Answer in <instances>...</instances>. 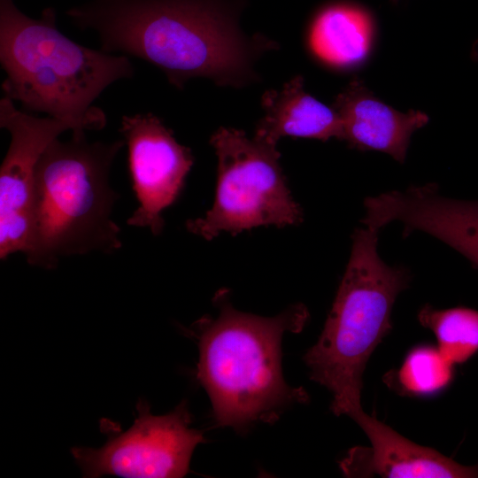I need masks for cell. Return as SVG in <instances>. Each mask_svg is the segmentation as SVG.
<instances>
[{
  "instance_id": "1",
  "label": "cell",
  "mask_w": 478,
  "mask_h": 478,
  "mask_svg": "<svg viewBox=\"0 0 478 478\" xmlns=\"http://www.w3.org/2000/svg\"><path fill=\"white\" fill-rule=\"evenodd\" d=\"M66 15L95 31L102 50L147 61L180 89L195 77L243 84L255 56L269 46L246 38L236 11L221 0H89Z\"/></svg>"
},
{
  "instance_id": "2",
  "label": "cell",
  "mask_w": 478,
  "mask_h": 478,
  "mask_svg": "<svg viewBox=\"0 0 478 478\" xmlns=\"http://www.w3.org/2000/svg\"><path fill=\"white\" fill-rule=\"evenodd\" d=\"M226 289L214 304L219 314L204 316L192 326L199 359L197 379L206 390L216 425L245 433L256 422L274 423L294 404L307 402L302 387L286 383L281 372V340L299 333L309 313L292 305L274 317L234 308Z\"/></svg>"
},
{
  "instance_id": "3",
  "label": "cell",
  "mask_w": 478,
  "mask_h": 478,
  "mask_svg": "<svg viewBox=\"0 0 478 478\" xmlns=\"http://www.w3.org/2000/svg\"><path fill=\"white\" fill-rule=\"evenodd\" d=\"M56 21L54 8L34 19L14 0H0L4 96L20 103L27 112L66 121L73 131L101 130L106 116L94 101L113 82L131 78L134 66L126 55L76 43L58 29Z\"/></svg>"
},
{
  "instance_id": "4",
  "label": "cell",
  "mask_w": 478,
  "mask_h": 478,
  "mask_svg": "<svg viewBox=\"0 0 478 478\" xmlns=\"http://www.w3.org/2000/svg\"><path fill=\"white\" fill-rule=\"evenodd\" d=\"M125 141L87 140L73 131L68 141L51 142L35 171L27 262L52 269L65 257L92 251L112 253L122 243L112 217L119 197L109 182Z\"/></svg>"
},
{
  "instance_id": "5",
  "label": "cell",
  "mask_w": 478,
  "mask_h": 478,
  "mask_svg": "<svg viewBox=\"0 0 478 478\" xmlns=\"http://www.w3.org/2000/svg\"><path fill=\"white\" fill-rule=\"evenodd\" d=\"M379 231L355 229L346 269L317 343L304 356L310 378L333 396L331 411L354 419L363 410L366 364L392 328L398 295L409 287L407 268L387 265L378 253Z\"/></svg>"
},
{
  "instance_id": "6",
  "label": "cell",
  "mask_w": 478,
  "mask_h": 478,
  "mask_svg": "<svg viewBox=\"0 0 478 478\" xmlns=\"http://www.w3.org/2000/svg\"><path fill=\"white\" fill-rule=\"evenodd\" d=\"M218 158L212 207L186 222L192 234L212 240L260 226L297 225L303 212L289 190L276 144L241 130L220 127L211 137Z\"/></svg>"
},
{
  "instance_id": "7",
  "label": "cell",
  "mask_w": 478,
  "mask_h": 478,
  "mask_svg": "<svg viewBox=\"0 0 478 478\" xmlns=\"http://www.w3.org/2000/svg\"><path fill=\"white\" fill-rule=\"evenodd\" d=\"M138 415L124 432L112 433L100 448L73 447L71 453L84 477L177 478L189 470L204 433L190 428L186 401L165 415H153L140 400Z\"/></svg>"
},
{
  "instance_id": "8",
  "label": "cell",
  "mask_w": 478,
  "mask_h": 478,
  "mask_svg": "<svg viewBox=\"0 0 478 478\" xmlns=\"http://www.w3.org/2000/svg\"><path fill=\"white\" fill-rule=\"evenodd\" d=\"M0 127L11 135L0 169V258L5 259L27 249L41 156L63 132L74 128L62 120L18 110L6 96L0 100Z\"/></svg>"
},
{
  "instance_id": "9",
  "label": "cell",
  "mask_w": 478,
  "mask_h": 478,
  "mask_svg": "<svg viewBox=\"0 0 478 478\" xmlns=\"http://www.w3.org/2000/svg\"><path fill=\"white\" fill-rule=\"evenodd\" d=\"M120 131L127 145L132 186L139 202L127 224L148 227L158 235L165 226L162 212L179 197L193 156L152 113L123 116Z\"/></svg>"
},
{
  "instance_id": "10",
  "label": "cell",
  "mask_w": 478,
  "mask_h": 478,
  "mask_svg": "<svg viewBox=\"0 0 478 478\" xmlns=\"http://www.w3.org/2000/svg\"><path fill=\"white\" fill-rule=\"evenodd\" d=\"M364 227L379 231L393 221L403 224V235L428 234L451 246L478 269V201L443 197L436 183L411 185L364 201Z\"/></svg>"
},
{
  "instance_id": "11",
  "label": "cell",
  "mask_w": 478,
  "mask_h": 478,
  "mask_svg": "<svg viewBox=\"0 0 478 478\" xmlns=\"http://www.w3.org/2000/svg\"><path fill=\"white\" fill-rule=\"evenodd\" d=\"M353 420L365 432L370 445L352 447L339 462L346 477H478V464L464 466L430 447L417 444L364 411Z\"/></svg>"
},
{
  "instance_id": "12",
  "label": "cell",
  "mask_w": 478,
  "mask_h": 478,
  "mask_svg": "<svg viewBox=\"0 0 478 478\" xmlns=\"http://www.w3.org/2000/svg\"><path fill=\"white\" fill-rule=\"evenodd\" d=\"M333 108L341 118L342 140L358 150H377L404 163L412 134L428 116L410 110L401 112L380 100L364 82L353 79L336 96Z\"/></svg>"
},
{
  "instance_id": "13",
  "label": "cell",
  "mask_w": 478,
  "mask_h": 478,
  "mask_svg": "<svg viewBox=\"0 0 478 478\" xmlns=\"http://www.w3.org/2000/svg\"><path fill=\"white\" fill-rule=\"evenodd\" d=\"M375 29V18L367 7L352 1H335L313 15L308 42L313 55L324 64L349 69L367 58Z\"/></svg>"
},
{
  "instance_id": "14",
  "label": "cell",
  "mask_w": 478,
  "mask_h": 478,
  "mask_svg": "<svg viewBox=\"0 0 478 478\" xmlns=\"http://www.w3.org/2000/svg\"><path fill=\"white\" fill-rule=\"evenodd\" d=\"M265 112L255 136L276 144L283 136L327 141L342 140L343 127L337 112L305 92L304 80L297 76L281 90H269L262 97Z\"/></svg>"
},
{
  "instance_id": "15",
  "label": "cell",
  "mask_w": 478,
  "mask_h": 478,
  "mask_svg": "<svg viewBox=\"0 0 478 478\" xmlns=\"http://www.w3.org/2000/svg\"><path fill=\"white\" fill-rule=\"evenodd\" d=\"M418 320L434 334L436 347L454 365L466 362L478 352V310L466 306L436 309L425 305Z\"/></svg>"
},
{
  "instance_id": "16",
  "label": "cell",
  "mask_w": 478,
  "mask_h": 478,
  "mask_svg": "<svg viewBox=\"0 0 478 478\" xmlns=\"http://www.w3.org/2000/svg\"><path fill=\"white\" fill-rule=\"evenodd\" d=\"M454 364L437 347L412 348L397 370L386 374L391 389L411 397H428L446 389L454 377Z\"/></svg>"
},
{
  "instance_id": "17",
  "label": "cell",
  "mask_w": 478,
  "mask_h": 478,
  "mask_svg": "<svg viewBox=\"0 0 478 478\" xmlns=\"http://www.w3.org/2000/svg\"><path fill=\"white\" fill-rule=\"evenodd\" d=\"M472 54L475 59H478V41L474 44Z\"/></svg>"
},
{
  "instance_id": "18",
  "label": "cell",
  "mask_w": 478,
  "mask_h": 478,
  "mask_svg": "<svg viewBox=\"0 0 478 478\" xmlns=\"http://www.w3.org/2000/svg\"><path fill=\"white\" fill-rule=\"evenodd\" d=\"M398 0H391L392 3L397 4Z\"/></svg>"
}]
</instances>
